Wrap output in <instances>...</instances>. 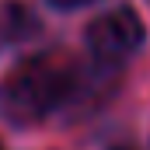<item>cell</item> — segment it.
<instances>
[{
  "label": "cell",
  "instance_id": "obj_1",
  "mask_svg": "<svg viewBox=\"0 0 150 150\" xmlns=\"http://www.w3.org/2000/svg\"><path fill=\"white\" fill-rule=\"evenodd\" d=\"M77 87V70L70 59L42 52L14 67L0 84V112L11 122H38L70 101Z\"/></svg>",
  "mask_w": 150,
  "mask_h": 150
},
{
  "label": "cell",
  "instance_id": "obj_2",
  "mask_svg": "<svg viewBox=\"0 0 150 150\" xmlns=\"http://www.w3.org/2000/svg\"><path fill=\"white\" fill-rule=\"evenodd\" d=\"M87 45L94 52V59L101 63H119L126 56H133L143 45V21L136 18V11L119 7L101 14L91 28H87Z\"/></svg>",
  "mask_w": 150,
  "mask_h": 150
},
{
  "label": "cell",
  "instance_id": "obj_3",
  "mask_svg": "<svg viewBox=\"0 0 150 150\" xmlns=\"http://www.w3.org/2000/svg\"><path fill=\"white\" fill-rule=\"evenodd\" d=\"M28 32H35V18L28 14V7L7 4V38H21Z\"/></svg>",
  "mask_w": 150,
  "mask_h": 150
},
{
  "label": "cell",
  "instance_id": "obj_4",
  "mask_svg": "<svg viewBox=\"0 0 150 150\" xmlns=\"http://www.w3.org/2000/svg\"><path fill=\"white\" fill-rule=\"evenodd\" d=\"M56 7H80V4H91V0H52Z\"/></svg>",
  "mask_w": 150,
  "mask_h": 150
}]
</instances>
